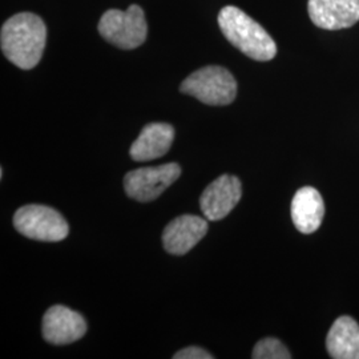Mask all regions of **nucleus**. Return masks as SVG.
<instances>
[{
  "mask_svg": "<svg viewBox=\"0 0 359 359\" xmlns=\"http://www.w3.org/2000/svg\"><path fill=\"white\" fill-rule=\"evenodd\" d=\"M218 26L229 43L253 60L269 62L277 55V46L265 28L234 6L219 11Z\"/></svg>",
  "mask_w": 359,
  "mask_h": 359,
  "instance_id": "2",
  "label": "nucleus"
},
{
  "mask_svg": "<svg viewBox=\"0 0 359 359\" xmlns=\"http://www.w3.org/2000/svg\"><path fill=\"white\" fill-rule=\"evenodd\" d=\"M181 175V168L176 163L160 167L135 169L127 173L124 189L130 198L139 203H149L165 192Z\"/></svg>",
  "mask_w": 359,
  "mask_h": 359,
  "instance_id": "6",
  "label": "nucleus"
},
{
  "mask_svg": "<svg viewBox=\"0 0 359 359\" xmlns=\"http://www.w3.org/2000/svg\"><path fill=\"white\" fill-rule=\"evenodd\" d=\"M175 140V129L165 123H152L142 128V133L130 147V157L135 161H151L167 154Z\"/></svg>",
  "mask_w": 359,
  "mask_h": 359,
  "instance_id": "11",
  "label": "nucleus"
},
{
  "mask_svg": "<svg viewBox=\"0 0 359 359\" xmlns=\"http://www.w3.org/2000/svg\"><path fill=\"white\" fill-rule=\"evenodd\" d=\"M325 216V203L313 187H304L295 193L292 201V219L304 234H311L321 226Z\"/></svg>",
  "mask_w": 359,
  "mask_h": 359,
  "instance_id": "12",
  "label": "nucleus"
},
{
  "mask_svg": "<svg viewBox=\"0 0 359 359\" xmlns=\"http://www.w3.org/2000/svg\"><path fill=\"white\" fill-rule=\"evenodd\" d=\"M46 41L47 28L43 19L35 13H16L1 27V51L22 69H32L39 65Z\"/></svg>",
  "mask_w": 359,
  "mask_h": 359,
  "instance_id": "1",
  "label": "nucleus"
},
{
  "mask_svg": "<svg viewBox=\"0 0 359 359\" xmlns=\"http://www.w3.org/2000/svg\"><path fill=\"white\" fill-rule=\"evenodd\" d=\"M243 196L241 181L231 175H222L209 184L200 197V208L209 221L226 217Z\"/></svg>",
  "mask_w": 359,
  "mask_h": 359,
  "instance_id": "7",
  "label": "nucleus"
},
{
  "mask_svg": "<svg viewBox=\"0 0 359 359\" xmlns=\"http://www.w3.org/2000/svg\"><path fill=\"white\" fill-rule=\"evenodd\" d=\"M87 332L84 318L71 309L56 305L43 317V337L52 345H68L79 341Z\"/></svg>",
  "mask_w": 359,
  "mask_h": 359,
  "instance_id": "8",
  "label": "nucleus"
},
{
  "mask_svg": "<svg viewBox=\"0 0 359 359\" xmlns=\"http://www.w3.org/2000/svg\"><path fill=\"white\" fill-rule=\"evenodd\" d=\"M175 359H213V355L209 354L206 350L201 347L191 346L180 350L175 355Z\"/></svg>",
  "mask_w": 359,
  "mask_h": 359,
  "instance_id": "15",
  "label": "nucleus"
},
{
  "mask_svg": "<svg viewBox=\"0 0 359 359\" xmlns=\"http://www.w3.org/2000/svg\"><path fill=\"white\" fill-rule=\"evenodd\" d=\"M180 90L208 105H228L237 96V81L219 65H208L187 77Z\"/></svg>",
  "mask_w": 359,
  "mask_h": 359,
  "instance_id": "3",
  "label": "nucleus"
},
{
  "mask_svg": "<svg viewBox=\"0 0 359 359\" xmlns=\"http://www.w3.org/2000/svg\"><path fill=\"white\" fill-rule=\"evenodd\" d=\"M326 347L334 359H359V325L348 316L339 317L326 338Z\"/></svg>",
  "mask_w": 359,
  "mask_h": 359,
  "instance_id": "13",
  "label": "nucleus"
},
{
  "mask_svg": "<svg viewBox=\"0 0 359 359\" xmlns=\"http://www.w3.org/2000/svg\"><path fill=\"white\" fill-rule=\"evenodd\" d=\"M308 11L314 26L344 29L359 22V0H309Z\"/></svg>",
  "mask_w": 359,
  "mask_h": 359,
  "instance_id": "9",
  "label": "nucleus"
},
{
  "mask_svg": "<svg viewBox=\"0 0 359 359\" xmlns=\"http://www.w3.org/2000/svg\"><path fill=\"white\" fill-rule=\"evenodd\" d=\"M208 233L205 218L193 215H184L175 218L165 226L163 233V244L168 253L175 256L187 255L198 244Z\"/></svg>",
  "mask_w": 359,
  "mask_h": 359,
  "instance_id": "10",
  "label": "nucleus"
},
{
  "mask_svg": "<svg viewBox=\"0 0 359 359\" xmlns=\"http://www.w3.org/2000/svg\"><path fill=\"white\" fill-rule=\"evenodd\" d=\"M99 34L121 50L140 47L148 34L142 7L132 4L127 11L108 10L99 22Z\"/></svg>",
  "mask_w": 359,
  "mask_h": 359,
  "instance_id": "4",
  "label": "nucleus"
},
{
  "mask_svg": "<svg viewBox=\"0 0 359 359\" xmlns=\"http://www.w3.org/2000/svg\"><path fill=\"white\" fill-rule=\"evenodd\" d=\"M252 358L290 359L292 355L281 341L276 338H264L255 347Z\"/></svg>",
  "mask_w": 359,
  "mask_h": 359,
  "instance_id": "14",
  "label": "nucleus"
},
{
  "mask_svg": "<svg viewBox=\"0 0 359 359\" xmlns=\"http://www.w3.org/2000/svg\"><path fill=\"white\" fill-rule=\"evenodd\" d=\"M13 226L31 240L57 243L65 240L69 226L63 216L50 206H22L13 216Z\"/></svg>",
  "mask_w": 359,
  "mask_h": 359,
  "instance_id": "5",
  "label": "nucleus"
}]
</instances>
